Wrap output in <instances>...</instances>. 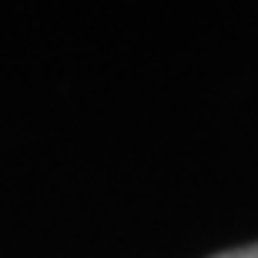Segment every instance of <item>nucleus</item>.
<instances>
[{
    "instance_id": "1",
    "label": "nucleus",
    "mask_w": 258,
    "mask_h": 258,
    "mask_svg": "<svg viewBox=\"0 0 258 258\" xmlns=\"http://www.w3.org/2000/svg\"><path fill=\"white\" fill-rule=\"evenodd\" d=\"M215 258H258V245H251V248H238V251H225V255H215Z\"/></svg>"
}]
</instances>
